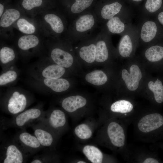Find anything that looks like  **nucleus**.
<instances>
[{
	"instance_id": "1",
	"label": "nucleus",
	"mask_w": 163,
	"mask_h": 163,
	"mask_svg": "<svg viewBox=\"0 0 163 163\" xmlns=\"http://www.w3.org/2000/svg\"><path fill=\"white\" fill-rule=\"evenodd\" d=\"M102 118L95 137L96 142L128 161L129 148L127 142V129L131 123L113 117Z\"/></svg>"
},
{
	"instance_id": "2",
	"label": "nucleus",
	"mask_w": 163,
	"mask_h": 163,
	"mask_svg": "<svg viewBox=\"0 0 163 163\" xmlns=\"http://www.w3.org/2000/svg\"><path fill=\"white\" fill-rule=\"evenodd\" d=\"M148 72L139 56L126 60L117 71L116 95L134 99L139 95Z\"/></svg>"
},
{
	"instance_id": "3",
	"label": "nucleus",
	"mask_w": 163,
	"mask_h": 163,
	"mask_svg": "<svg viewBox=\"0 0 163 163\" xmlns=\"http://www.w3.org/2000/svg\"><path fill=\"white\" fill-rule=\"evenodd\" d=\"M134 131L140 140L154 143L163 139V114L150 109L139 111L134 117Z\"/></svg>"
},
{
	"instance_id": "4",
	"label": "nucleus",
	"mask_w": 163,
	"mask_h": 163,
	"mask_svg": "<svg viewBox=\"0 0 163 163\" xmlns=\"http://www.w3.org/2000/svg\"><path fill=\"white\" fill-rule=\"evenodd\" d=\"M101 26L94 9H91L79 15L69 23L63 37L73 45L98 31Z\"/></svg>"
},
{
	"instance_id": "5",
	"label": "nucleus",
	"mask_w": 163,
	"mask_h": 163,
	"mask_svg": "<svg viewBox=\"0 0 163 163\" xmlns=\"http://www.w3.org/2000/svg\"><path fill=\"white\" fill-rule=\"evenodd\" d=\"M47 56L54 63L70 70L78 60L72 44L67 39L48 38L45 41Z\"/></svg>"
},
{
	"instance_id": "6",
	"label": "nucleus",
	"mask_w": 163,
	"mask_h": 163,
	"mask_svg": "<svg viewBox=\"0 0 163 163\" xmlns=\"http://www.w3.org/2000/svg\"><path fill=\"white\" fill-rule=\"evenodd\" d=\"M33 95L18 87H11L0 99V108L3 112L14 116L27 109L34 101Z\"/></svg>"
},
{
	"instance_id": "7",
	"label": "nucleus",
	"mask_w": 163,
	"mask_h": 163,
	"mask_svg": "<svg viewBox=\"0 0 163 163\" xmlns=\"http://www.w3.org/2000/svg\"><path fill=\"white\" fill-rule=\"evenodd\" d=\"M114 100H107L101 115L104 118L113 117L132 123L139 110L134 99L116 95Z\"/></svg>"
},
{
	"instance_id": "8",
	"label": "nucleus",
	"mask_w": 163,
	"mask_h": 163,
	"mask_svg": "<svg viewBox=\"0 0 163 163\" xmlns=\"http://www.w3.org/2000/svg\"><path fill=\"white\" fill-rule=\"evenodd\" d=\"M46 37L60 39L66 32L69 22L61 10H46L39 14Z\"/></svg>"
},
{
	"instance_id": "9",
	"label": "nucleus",
	"mask_w": 163,
	"mask_h": 163,
	"mask_svg": "<svg viewBox=\"0 0 163 163\" xmlns=\"http://www.w3.org/2000/svg\"><path fill=\"white\" fill-rule=\"evenodd\" d=\"M70 70L62 67L52 61L45 56H42L28 69L29 77L34 78L57 79L66 78Z\"/></svg>"
},
{
	"instance_id": "10",
	"label": "nucleus",
	"mask_w": 163,
	"mask_h": 163,
	"mask_svg": "<svg viewBox=\"0 0 163 163\" xmlns=\"http://www.w3.org/2000/svg\"><path fill=\"white\" fill-rule=\"evenodd\" d=\"M91 103L87 97L81 94L65 96L59 101L61 108L75 121L90 116Z\"/></svg>"
},
{
	"instance_id": "11",
	"label": "nucleus",
	"mask_w": 163,
	"mask_h": 163,
	"mask_svg": "<svg viewBox=\"0 0 163 163\" xmlns=\"http://www.w3.org/2000/svg\"><path fill=\"white\" fill-rule=\"evenodd\" d=\"M44 37H45L40 34H23L17 38L15 42L18 54L24 59L43 56L42 54L46 52Z\"/></svg>"
},
{
	"instance_id": "12",
	"label": "nucleus",
	"mask_w": 163,
	"mask_h": 163,
	"mask_svg": "<svg viewBox=\"0 0 163 163\" xmlns=\"http://www.w3.org/2000/svg\"><path fill=\"white\" fill-rule=\"evenodd\" d=\"M68 116L61 108L51 107L40 121L60 138L69 129Z\"/></svg>"
},
{
	"instance_id": "13",
	"label": "nucleus",
	"mask_w": 163,
	"mask_h": 163,
	"mask_svg": "<svg viewBox=\"0 0 163 163\" xmlns=\"http://www.w3.org/2000/svg\"><path fill=\"white\" fill-rule=\"evenodd\" d=\"M43 106L42 104H39L13 116L11 119L5 120L3 128L14 127L23 129L30 126L44 117L45 111L43 110Z\"/></svg>"
},
{
	"instance_id": "14",
	"label": "nucleus",
	"mask_w": 163,
	"mask_h": 163,
	"mask_svg": "<svg viewBox=\"0 0 163 163\" xmlns=\"http://www.w3.org/2000/svg\"><path fill=\"white\" fill-rule=\"evenodd\" d=\"M111 37V35L101 27L96 38L95 62L111 63L113 59L117 58Z\"/></svg>"
},
{
	"instance_id": "15",
	"label": "nucleus",
	"mask_w": 163,
	"mask_h": 163,
	"mask_svg": "<svg viewBox=\"0 0 163 163\" xmlns=\"http://www.w3.org/2000/svg\"><path fill=\"white\" fill-rule=\"evenodd\" d=\"M29 156L14 138L3 139L0 145V163H25Z\"/></svg>"
},
{
	"instance_id": "16",
	"label": "nucleus",
	"mask_w": 163,
	"mask_h": 163,
	"mask_svg": "<svg viewBox=\"0 0 163 163\" xmlns=\"http://www.w3.org/2000/svg\"><path fill=\"white\" fill-rule=\"evenodd\" d=\"M28 82L36 90L47 93H64L69 91L71 86V82L66 78L50 79L30 77Z\"/></svg>"
},
{
	"instance_id": "17",
	"label": "nucleus",
	"mask_w": 163,
	"mask_h": 163,
	"mask_svg": "<svg viewBox=\"0 0 163 163\" xmlns=\"http://www.w3.org/2000/svg\"><path fill=\"white\" fill-rule=\"evenodd\" d=\"M139 44L138 30L130 26L122 35L116 49L117 57L126 61L132 58Z\"/></svg>"
},
{
	"instance_id": "18",
	"label": "nucleus",
	"mask_w": 163,
	"mask_h": 163,
	"mask_svg": "<svg viewBox=\"0 0 163 163\" xmlns=\"http://www.w3.org/2000/svg\"><path fill=\"white\" fill-rule=\"evenodd\" d=\"M153 104L163 103V84L159 78L152 77L148 73L143 83L139 95Z\"/></svg>"
},
{
	"instance_id": "19",
	"label": "nucleus",
	"mask_w": 163,
	"mask_h": 163,
	"mask_svg": "<svg viewBox=\"0 0 163 163\" xmlns=\"http://www.w3.org/2000/svg\"><path fill=\"white\" fill-rule=\"evenodd\" d=\"M100 30L75 44L74 48L78 60L89 64L95 62L96 38Z\"/></svg>"
},
{
	"instance_id": "20",
	"label": "nucleus",
	"mask_w": 163,
	"mask_h": 163,
	"mask_svg": "<svg viewBox=\"0 0 163 163\" xmlns=\"http://www.w3.org/2000/svg\"><path fill=\"white\" fill-rule=\"evenodd\" d=\"M26 14L23 9L13 8L6 9L0 17L1 38L7 40L12 38L16 22L20 17Z\"/></svg>"
},
{
	"instance_id": "21",
	"label": "nucleus",
	"mask_w": 163,
	"mask_h": 163,
	"mask_svg": "<svg viewBox=\"0 0 163 163\" xmlns=\"http://www.w3.org/2000/svg\"><path fill=\"white\" fill-rule=\"evenodd\" d=\"M43 149L46 151H56L57 143L60 138L42 122H38L30 126Z\"/></svg>"
},
{
	"instance_id": "22",
	"label": "nucleus",
	"mask_w": 163,
	"mask_h": 163,
	"mask_svg": "<svg viewBox=\"0 0 163 163\" xmlns=\"http://www.w3.org/2000/svg\"><path fill=\"white\" fill-rule=\"evenodd\" d=\"M86 81L97 86H113L115 88L117 71L109 69L108 71L95 69L88 72L85 76Z\"/></svg>"
},
{
	"instance_id": "23",
	"label": "nucleus",
	"mask_w": 163,
	"mask_h": 163,
	"mask_svg": "<svg viewBox=\"0 0 163 163\" xmlns=\"http://www.w3.org/2000/svg\"><path fill=\"white\" fill-rule=\"evenodd\" d=\"M14 28L24 34H40L45 37L39 15L34 18L27 14L21 16L16 22Z\"/></svg>"
},
{
	"instance_id": "24",
	"label": "nucleus",
	"mask_w": 163,
	"mask_h": 163,
	"mask_svg": "<svg viewBox=\"0 0 163 163\" xmlns=\"http://www.w3.org/2000/svg\"><path fill=\"white\" fill-rule=\"evenodd\" d=\"M21 129L13 138L29 156L43 149L34 135L27 132L25 129Z\"/></svg>"
},
{
	"instance_id": "25",
	"label": "nucleus",
	"mask_w": 163,
	"mask_h": 163,
	"mask_svg": "<svg viewBox=\"0 0 163 163\" xmlns=\"http://www.w3.org/2000/svg\"><path fill=\"white\" fill-rule=\"evenodd\" d=\"M80 149L87 160L91 163H117L118 161L114 156L104 153L93 145H84L81 147Z\"/></svg>"
},
{
	"instance_id": "26",
	"label": "nucleus",
	"mask_w": 163,
	"mask_h": 163,
	"mask_svg": "<svg viewBox=\"0 0 163 163\" xmlns=\"http://www.w3.org/2000/svg\"><path fill=\"white\" fill-rule=\"evenodd\" d=\"M102 122L100 116L98 120L89 118L75 127L73 129L74 134L81 141H88L92 137L95 131L100 126Z\"/></svg>"
},
{
	"instance_id": "27",
	"label": "nucleus",
	"mask_w": 163,
	"mask_h": 163,
	"mask_svg": "<svg viewBox=\"0 0 163 163\" xmlns=\"http://www.w3.org/2000/svg\"><path fill=\"white\" fill-rule=\"evenodd\" d=\"M129 148V156L128 162L139 163L161 162L154 152L142 147H135L130 145Z\"/></svg>"
},
{
	"instance_id": "28",
	"label": "nucleus",
	"mask_w": 163,
	"mask_h": 163,
	"mask_svg": "<svg viewBox=\"0 0 163 163\" xmlns=\"http://www.w3.org/2000/svg\"><path fill=\"white\" fill-rule=\"evenodd\" d=\"M139 57L146 70L149 72L154 63L163 59V47L151 45L145 46Z\"/></svg>"
},
{
	"instance_id": "29",
	"label": "nucleus",
	"mask_w": 163,
	"mask_h": 163,
	"mask_svg": "<svg viewBox=\"0 0 163 163\" xmlns=\"http://www.w3.org/2000/svg\"><path fill=\"white\" fill-rule=\"evenodd\" d=\"M94 0H75L71 5L61 10L69 23L81 14L91 9Z\"/></svg>"
},
{
	"instance_id": "30",
	"label": "nucleus",
	"mask_w": 163,
	"mask_h": 163,
	"mask_svg": "<svg viewBox=\"0 0 163 163\" xmlns=\"http://www.w3.org/2000/svg\"><path fill=\"white\" fill-rule=\"evenodd\" d=\"M125 18V13L118 14L108 20L101 27L111 35H122L130 26Z\"/></svg>"
},
{
	"instance_id": "31",
	"label": "nucleus",
	"mask_w": 163,
	"mask_h": 163,
	"mask_svg": "<svg viewBox=\"0 0 163 163\" xmlns=\"http://www.w3.org/2000/svg\"><path fill=\"white\" fill-rule=\"evenodd\" d=\"M158 28L156 23L149 20L144 21L138 29L139 44L145 47L150 45L155 37Z\"/></svg>"
},
{
	"instance_id": "32",
	"label": "nucleus",
	"mask_w": 163,
	"mask_h": 163,
	"mask_svg": "<svg viewBox=\"0 0 163 163\" xmlns=\"http://www.w3.org/2000/svg\"><path fill=\"white\" fill-rule=\"evenodd\" d=\"M18 52L13 47L1 44L0 48V64L2 69L15 63L18 58Z\"/></svg>"
},
{
	"instance_id": "33",
	"label": "nucleus",
	"mask_w": 163,
	"mask_h": 163,
	"mask_svg": "<svg viewBox=\"0 0 163 163\" xmlns=\"http://www.w3.org/2000/svg\"><path fill=\"white\" fill-rule=\"evenodd\" d=\"M20 72L15 64L2 69L0 75L1 87L11 85L18 79Z\"/></svg>"
},
{
	"instance_id": "34",
	"label": "nucleus",
	"mask_w": 163,
	"mask_h": 163,
	"mask_svg": "<svg viewBox=\"0 0 163 163\" xmlns=\"http://www.w3.org/2000/svg\"><path fill=\"white\" fill-rule=\"evenodd\" d=\"M43 0H23V10L27 15L35 17L46 11L42 7Z\"/></svg>"
},
{
	"instance_id": "35",
	"label": "nucleus",
	"mask_w": 163,
	"mask_h": 163,
	"mask_svg": "<svg viewBox=\"0 0 163 163\" xmlns=\"http://www.w3.org/2000/svg\"><path fill=\"white\" fill-rule=\"evenodd\" d=\"M60 157L56 151H46L43 154L34 156L31 163H59Z\"/></svg>"
},
{
	"instance_id": "36",
	"label": "nucleus",
	"mask_w": 163,
	"mask_h": 163,
	"mask_svg": "<svg viewBox=\"0 0 163 163\" xmlns=\"http://www.w3.org/2000/svg\"><path fill=\"white\" fill-rule=\"evenodd\" d=\"M162 4V0H147L145 5L147 14L155 13L160 8Z\"/></svg>"
},
{
	"instance_id": "37",
	"label": "nucleus",
	"mask_w": 163,
	"mask_h": 163,
	"mask_svg": "<svg viewBox=\"0 0 163 163\" xmlns=\"http://www.w3.org/2000/svg\"><path fill=\"white\" fill-rule=\"evenodd\" d=\"M157 19L159 22L163 25V11L158 14L157 16Z\"/></svg>"
},
{
	"instance_id": "38",
	"label": "nucleus",
	"mask_w": 163,
	"mask_h": 163,
	"mask_svg": "<svg viewBox=\"0 0 163 163\" xmlns=\"http://www.w3.org/2000/svg\"><path fill=\"white\" fill-rule=\"evenodd\" d=\"M88 161H85L84 159H77L73 160L71 161V162L76 163H87Z\"/></svg>"
},
{
	"instance_id": "39",
	"label": "nucleus",
	"mask_w": 163,
	"mask_h": 163,
	"mask_svg": "<svg viewBox=\"0 0 163 163\" xmlns=\"http://www.w3.org/2000/svg\"><path fill=\"white\" fill-rule=\"evenodd\" d=\"M133 1L136 2H139L142 1V0H132Z\"/></svg>"
}]
</instances>
